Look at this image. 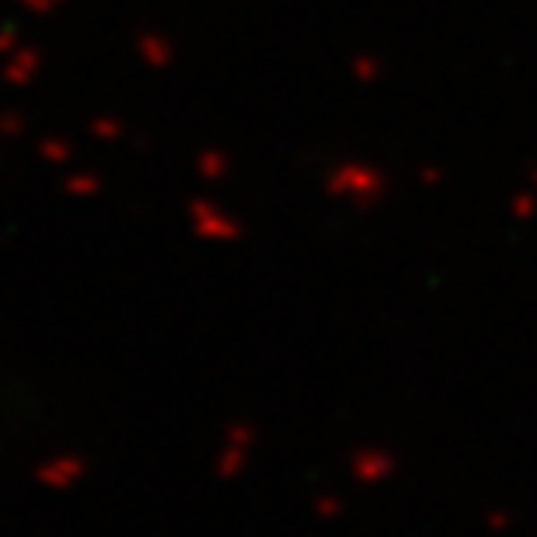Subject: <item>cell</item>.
Returning a JSON list of instances; mask_svg holds the SVG:
<instances>
[]
</instances>
